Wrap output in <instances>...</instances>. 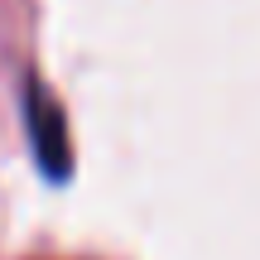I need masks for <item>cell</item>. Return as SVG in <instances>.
Instances as JSON below:
<instances>
[{"mask_svg":"<svg viewBox=\"0 0 260 260\" xmlns=\"http://www.w3.org/2000/svg\"><path fill=\"white\" fill-rule=\"evenodd\" d=\"M29 140H34V154H39V169L48 178H68V125H63V111L58 102L44 92V87H29Z\"/></svg>","mask_w":260,"mask_h":260,"instance_id":"6da1fadb","label":"cell"}]
</instances>
